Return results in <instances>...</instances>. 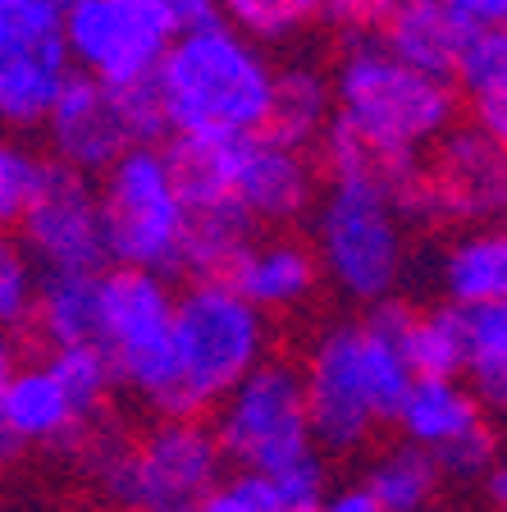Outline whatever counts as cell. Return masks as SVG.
Wrapping results in <instances>:
<instances>
[{"mask_svg":"<svg viewBox=\"0 0 507 512\" xmlns=\"http://www.w3.org/2000/svg\"><path fill=\"white\" fill-rule=\"evenodd\" d=\"M407 320H412L407 302L389 293V298L370 302L361 320L329 325L316 339L307 366H302L316 448L352 453L380 426H393V416L416 380L407 352H402Z\"/></svg>","mask_w":507,"mask_h":512,"instance_id":"cell-1","label":"cell"},{"mask_svg":"<svg viewBox=\"0 0 507 512\" xmlns=\"http://www.w3.org/2000/svg\"><path fill=\"white\" fill-rule=\"evenodd\" d=\"M169 10V19H174V28L188 32V28H206V23L220 19V5L215 0H160Z\"/></svg>","mask_w":507,"mask_h":512,"instance_id":"cell-37","label":"cell"},{"mask_svg":"<svg viewBox=\"0 0 507 512\" xmlns=\"http://www.w3.org/2000/svg\"><path fill=\"white\" fill-rule=\"evenodd\" d=\"M320 512H384V508H380V499H375L366 485H348V490L325 494Z\"/></svg>","mask_w":507,"mask_h":512,"instance_id":"cell-39","label":"cell"},{"mask_svg":"<svg viewBox=\"0 0 507 512\" xmlns=\"http://www.w3.org/2000/svg\"><path fill=\"white\" fill-rule=\"evenodd\" d=\"M215 5L224 23L256 37L261 46L293 42L297 32L316 23V0H215Z\"/></svg>","mask_w":507,"mask_h":512,"instance_id":"cell-29","label":"cell"},{"mask_svg":"<svg viewBox=\"0 0 507 512\" xmlns=\"http://www.w3.org/2000/svg\"><path fill=\"white\" fill-rule=\"evenodd\" d=\"M51 165L42 151H32L19 138H0V229H14L23 220L37 192L51 179Z\"/></svg>","mask_w":507,"mask_h":512,"instance_id":"cell-30","label":"cell"},{"mask_svg":"<svg viewBox=\"0 0 507 512\" xmlns=\"http://www.w3.org/2000/svg\"><path fill=\"white\" fill-rule=\"evenodd\" d=\"M393 426L402 430V439H412L430 453H444L448 444L485 426V407L471 394V384H462L457 375H416Z\"/></svg>","mask_w":507,"mask_h":512,"instance_id":"cell-19","label":"cell"},{"mask_svg":"<svg viewBox=\"0 0 507 512\" xmlns=\"http://www.w3.org/2000/svg\"><path fill=\"white\" fill-rule=\"evenodd\" d=\"M101 224H106L110 266H138L156 275L183 270V234H188V202L169 156L156 142L124 147L96 183Z\"/></svg>","mask_w":507,"mask_h":512,"instance_id":"cell-7","label":"cell"},{"mask_svg":"<svg viewBox=\"0 0 507 512\" xmlns=\"http://www.w3.org/2000/svg\"><path fill=\"white\" fill-rule=\"evenodd\" d=\"M453 78H457V87H466L471 96L507 92V23L476 28L471 37H466Z\"/></svg>","mask_w":507,"mask_h":512,"instance_id":"cell-31","label":"cell"},{"mask_svg":"<svg viewBox=\"0 0 507 512\" xmlns=\"http://www.w3.org/2000/svg\"><path fill=\"white\" fill-rule=\"evenodd\" d=\"M19 229L23 252L32 266L42 270H106V224H101V202H96V183L87 174L69 170L55 160L46 188L37 202L23 211Z\"/></svg>","mask_w":507,"mask_h":512,"instance_id":"cell-13","label":"cell"},{"mask_svg":"<svg viewBox=\"0 0 507 512\" xmlns=\"http://www.w3.org/2000/svg\"><path fill=\"white\" fill-rule=\"evenodd\" d=\"M42 128H46V142H51V156L78 174H101L124 147H138L115 87L83 74V69H74L64 78Z\"/></svg>","mask_w":507,"mask_h":512,"instance_id":"cell-15","label":"cell"},{"mask_svg":"<svg viewBox=\"0 0 507 512\" xmlns=\"http://www.w3.org/2000/svg\"><path fill=\"white\" fill-rule=\"evenodd\" d=\"M462 334V375L485 412L507 416V298L457 307Z\"/></svg>","mask_w":507,"mask_h":512,"instance_id":"cell-22","label":"cell"},{"mask_svg":"<svg viewBox=\"0 0 507 512\" xmlns=\"http://www.w3.org/2000/svg\"><path fill=\"white\" fill-rule=\"evenodd\" d=\"M64 46L74 69L110 87L142 83L179 37L160 0H69L60 10Z\"/></svg>","mask_w":507,"mask_h":512,"instance_id":"cell-9","label":"cell"},{"mask_svg":"<svg viewBox=\"0 0 507 512\" xmlns=\"http://www.w3.org/2000/svg\"><path fill=\"white\" fill-rule=\"evenodd\" d=\"M224 279L261 311H293L316 293L320 261L307 243H293V238H270V243L252 238Z\"/></svg>","mask_w":507,"mask_h":512,"instance_id":"cell-17","label":"cell"},{"mask_svg":"<svg viewBox=\"0 0 507 512\" xmlns=\"http://www.w3.org/2000/svg\"><path fill=\"white\" fill-rule=\"evenodd\" d=\"M462 14L471 28H494V23H507V0H444Z\"/></svg>","mask_w":507,"mask_h":512,"instance_id":"cell-38","label":"cell"},{"mask_svg":"<svg viewBox=\"0 0 507 512\" xmlns=\"http://www.w3.org/2000/svg\"><path fill=\"white\" fill-rule=\"evenodd\" d=\"M74 74L51 0H0V124L42 128L64 78Z\"/></svg>","mask_w":507,"mask_h":512,"instance_id":"cell-11","label":"cell"},{"mask_svg":"<svg viewBox=\"0 0 507 512\" xmlns=\"http://www.w3.org/2000/svg\"><path fill=\"white\" fill-rule=\"evenodd\" d=\"M334 119V87L329 74H320L316 64H288L275 69V96H270V119L265 133H275L284 142L311 147Z\"/></svg>","mask_w":507,"mask_h":512,"instance_id":"cell-24","label":"cell"},{"mask_svg":"<svg viewBox=\"0 0 507 512\" xmlns=\"http://www.w3.org/2000/svg\"><path fill=\"white\" fill-rule=\"evenodd\" d=\"M211 412L224 462L238 471H275L302 453H316L307 384L293 362L279 357L256 362Z\"/></svg>","mask_w":507,"mask_h":512,"instance_id":"cell-8","label":"cell"},{"mask_svg":"<svg viewBox=\"0 0 507 512\" xmlns=\"http://www.w3.org/2000/svg\"><path fill=\"white\" fill-rule=\"evenodd\" d=\"M151 83L169 133L243 138V133H261L270 119L275 64L256 37L215 19L206 28L179 32L160 55Z\"/></svg>","mask_w":507,"mask_h":512,"instance_id":"cell-2","label":"cell"},{"mask_svg":"<svg viewBox=\"0 0 507 512\" xmlns=\"http://www.w3.org/2000/svg\"><path fill=\"white\" fill-rule=\"evenodd\" d=\"M247 480L261 499V512H320L329 494L325 462L316 453H302L275 471H247Z\"/></svg>","mask_w":507,"mask_h":512,"instance_id":"cell-27","label":"cell"},{"mask_svg":"<svg viewBox=\"0 0 507 512\" xmlns=\"http://www.w3.org/2000/svg\"><path fill=\"white\" fill-rule=\"evenodd\" d=\"M169 325H174V293L165 275L138 266L101 270L96 343L106 348L115 380L147 403L169 371Z\"/></svg>","mask_w":507,"mask_h":512,"instance_id":"cell-10","label":"cell"},{"mask_svg":"<svg viewBox=\"0 0 507 512\" xmlns=\"http://www.w3.org/2000/svg\"><path fill=\"white\" fill-rule=\"evenodd\" d=\"M507 215V151L476 124L448 128L421 160V220L489 224Z\"/></svg>","mask_w":507,"mask_h":512,"instance_id":"cell-12","label":"cell"},{"mask_svg":"<svg viewBox=\"0 0 507 512\" xmlns=\"http://www.w3.org/2000/svg\"><path fill=\"white\" fill-rule=\"evenodd\" d=\"M252 229H256V220L233 197L192 202L188 234H183V270L192 279H224L233 270V261L247 252Z\"/></svg>","mask_w":507,"mask_h":512,"instance_id":"cell-23","label":"cell"},{"mask_svg":"<svg viewBox=\"0 0 507 512\" xmlns=\"http://www.w3.org/2000/svg\"><path fill=\"white\" fill-rule=\"evenodd\" d=\"M37 266L23 252V243L0 234V330H23L32 325V307H37Z\"/></svg>","mask_w":507,"mask_h":512,"instance_id":"cell-32","label":"cell"},{"mask_svg":"<svg viewBox=\"0 0 507 512\" xmlns=\"http://www.w3.org/2000/svg\"><path fill=\"white\" fill-rule=\"evenodd\" d=\"M46 366L60 375V384L69 389V398L78 403V412H83L87 421L106 407V398L115 394V384H119L115 366H110L101 343H60V348H51Z\"/></svg>","mask_w":507,"mask_h":512,"instance_id":"cell-28","label":"cell"},{"mask_svg":"<svg viewBox=\"0 0 507 512\" xmlns=\"http://www.w3.org/2000/svg\"><path fill=\"white\" fill-rule=\"evenodd\" d=\"M393 10V0H316V23H329L334 32H375L384 14Z\"/></svg>","mask_w":507,"mask_h":512,"instance_id":"cell-34","label":"cell"},{"mask_svg":"<svg viewBox=\"0 0 507 512\" xmlns=\"http://www.w3.org/2000/svg\"><path fill=\"white\" fill-rule=\"evenodd\" d=\"M192 512H261V499H256L247 471H238L233 480H215Z\"/></svg>","mask_w":507,"mask_h":512,"instance_id":"cell-35","label":"cell"},{"mask_svg":"<svg viewBox=\"0 0 507 512\" xmlns=\"http://www.w3.org/2000/svg\"><path fill=\"white\" fill-rule=\"evenodd\" d=\"M439 485H444V471H439L434 453L412 444V439L380 453L366 471V490L380 499L384 512H425L439 494Z\"/></svg>","mask_w":507,"mask_h":512,"instance_id":"cell-25","label":"cell"},{"mask_svg":"<svg viewBox=\"0 0 507 512\" xmlns=\"http://www.w3.org/2000/svg\"><path fill=\"white\" fill-rule=\"evenodd\" d=\"M229 192L256 224H297L320 197V170L307 147L261 128L238 138Z\"/></svg>","mask_w":507,"mask_h":512,"instance_id":"cell-14","label":"cell"},{"mask_svg":"<svg viewBox=\"0 0 507 512\" xmlns=\"http://www.w3.org/2000/svg\"><path fill=\"white\" fill-rule=\"evenodd\" d=\"M14 366H19V362H14V334L0 330V375H10Z\"/></svg>","mask_w":507,"mask_h":512,"instance_id":"cell-42","label":"cell"},{"mask_svg":"<svg viewBox=\"0 0 507 512\" xmlns=\"http://www.w3.org/2000/svg\"><path fill=\"white\" fill-rule=\"evenodd\" d=\"M485 490L494 499V508L507 512V458H494V467L485 471Z\"/></svg>","mask_w":507,"mask_h":512,"instance_id":"cell-41","label":"cell"},{"mask_svg":"<svg viewBox=\"0 0 507 512\" xmlns=\"http://www.w3.org/2000/svg\"><path fill=\"white\" fill-rule=\"evenodd\" d=\"M402 352L412 375H462V334H457V307L444 302L439 311L407 320L402 330Z\"/></svg>","mask_w":507,"mask_h":512,"instance_id":"cell-26","label":"cell"},{"mask_svg":"<svg viewBox=\"0 0 507 512\" xmlns=\"http://www.w3.org/2000/svg\"><path fill=\"white\" fill-rule=\"evenodd\" d=\"M471 115H476V128L489 133L498 147L507 151V92H489V96H471Z\"/></svg>","mask_w":507,"mask_h":512,"instance_id":"cell-36","label":"cell"},{"mask_svg":"<svg viewBox=\"0 0 507 512\" xmlns=\"http://www.w3.org/2000/svg\"><path fill=\"white\" fill-rule=\"evenodd\" d=\"M270 357V320L229 279H192L174 298L169 371L151 394L160 416H206Z\"/></svg>","mask_w":507,"mask_h":512,"instance_id":"cell-3","label":"cell"},{"mask_svg":"<svg viewBox=\"0 0 507 512\" xmlns=\"http://www.w3.org/2000/svg\"><path fill=\"white\" fill-rule=\"evenodd\" d=\"M5 416H10L14 435L23 439V448H64L83 444L87 416L78 412V403L69 398V389L60 384V375L46 362L14 366L5 380Z\"/></svg>","mask_w":507,"mask_h":512,"instance_id":"cell-16","label":"cell"},{"mask_svg":"<svg viewBox=\"0 0 507 512\" xmlns=\"http://www.w3.org/2000/svg\"><path fill=\"white\" fill-rule=\"evenodd\" d=\"M316 261L352 302L389 298L407 266L402 211L375 179H329L316 197Z\"/></svg>","mask_w":507,"mask_h":512,"instance_id":"cell-6","label":"cell"},{"mask_svg":"<svg viewBox=\"0 0 507 512\" xmlns=\"http://www.w3.org/2000/svg\"><path fill=\"white\" fill-rule=\"evenodd\" d=\"M498 458V435L494 426H476L471 435H462L457 444H448L444 453H434V462H439V471L453 480H485V471L494 467Z\"/></svg>","mask_w":507,"mask_h":512,"instance_id":"cell-33","label":"cell"},{"mask_svg":"<svg viewBox=\"0 0 507 512\" xmlns=\"http://www.w3.org/2000/svg\"><path fill=\"white\" fill-rule=\"evenodd\" d=\"M32 325L51 348L96 343V330H101V270H46L37 279Z\"/></svg>","mask_w":507,"mask_h":512,"instance_id":"cell-21","label":"cell"},{"mask_svg":"<svg viewBox=\"0 0 507 512\" xmlns=\"http://www.w3.org/2000/svg\"><path fill=\"white\" fill-rule=\"evenodd\" d=\"M471 32L476 28L444 0H393V10L380 23V42L416 69L453 78Z\"/></svg>","mask_w":507,"mask_h":512,"instance_id":"cell-18","label":"cell"},{"mask_svg":"<svg viewBox=\"0 0 507 512\" xmlns=\"http://www.w3.org/2000/svg\"><path fill=\"white\" fill-rule=\"evenodd\" d=\"M334 119L361 133L375 147L421 156L457 124V83L430 69H416L384 42L361 32L338 55L334 74Z\"/></svg>","mask_w":507,"mask_h":512,"instance_id":"cell-4","label":"cell"},{"mask_svg":"<svg viewBox=\"0 0 507 512\" xmlns=\"http://www.w3.org/2000/svg\"><path fill=\"white\" fill-rule=\"evenodd\" d=\"M439 293L453 307L507 298V220L476 224L439 261Z\"/></svg>","mask_w":507,"mask_h":512,"instance_id":"cell-20","label":"cell"},{"mask_svg":"<svg viewBox=\"0 0 507 512\" xmlns=\"http://www.w3.org/2000/svg\"><path fill=\"white\" fill-rule=\"evenodd\" d=\"M5 380H10V375H0V471L14 467V462L23 458V439L14 435L10 416H5Z\"/></svg>","mask_w":507,"mask_h":512,"instance_id":"cell-40","label":"cell"},{"mask_svg":"<svg viewBox=\"0 0 507 512\" xmlns=\"http://www.w3.org/2000/svg\"><path fill=\"white\" fill-rule=\"evenodd\" d=\"M220 471V439L201 416H165L142 439L87 444V480L119 512H192Z\"/></svg>","mask_w":507,"mask_h":512,"instance_id":"cell-5","label":"cell"}]
</instances>
